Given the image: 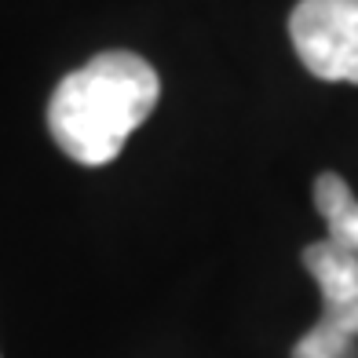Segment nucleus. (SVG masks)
<instances>
[{
  "label": "nucleus",
  "instance_id": "nucleus-3",
  "mask_svg": "<svg viewBox=\"0 0 358 358\" xmlns=\"http://www.w3.org/2000/svg\"><path fill=\"white\" fill-rule=\"evenodd\" d=\"M289 37L318 80L358 85V0H300L289 15Z\"/></svg>",
  "mask_w": 358,
  "mask_h": 358
},
{
  "label": "nucleus",
  "instance_id": "nucleus-4",
  "mask_svg": "<svg viewBox=\"0 0 358 358\" xmlns=\"http://www.w3.org/2000/svg\"><path fill=\"white\" fill-rule=\"evenodd\" d=\"M315 208L322 213L325 227H329L325 238L358 264V198L336 172H322L315 179Z\"/></svg>",
  "mask_w": 358,
  "mask_h": 358
},
{
  "label": "nucleus",
  "instance_id": "nucleus-2",
  "mask_svg": "<svg viewBox=\"0 0 358 358\" xmlns=\"http://www.w3.org/2000/svg\"><path fill=\"white\" fill-rule=\"evenodd\" d=\"M303 267L322 289V318L296 340L292 358H358V264L322 238L303 249Z\"/></svg>",
  "mask_w": 358,
  "mask_h": 358
},
{
  "label": "nucleus",
  "instance_id": "nucleus-1",
  "mask_svg": "<svg viewBox=\"0 0 358 358\" xmlns=\"http://www.w3.org/2000/svg\"><path fill=\"white\" fill-rule=\"evenodd\" d=\"M161 99L157 70L136 52H99L59 80L48 103V132L77 165L103 169Z\"/></svg>",
  "mask_w": 358,
  "mask_h": 358
}]
</instances>
